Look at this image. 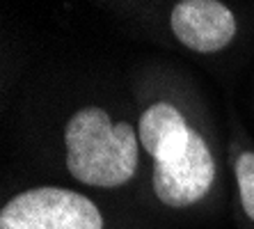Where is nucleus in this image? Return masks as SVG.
Listing matches in <instances>:
<instances>
[{"label": "nucleus", "instance_id": "nucleus-1", "mask_svg": "<svg viewBox=\"0 0 254 229\" xmlns=\"http://www.w3.org/2000/svg\"><path fill=\"white\" fill-rule=\"evenodd\" d=\"M66 167L78 181L101 188L122 186L137 165V135L128 124H113L106 110L85 108L66 124Z\"/></svg>", "mask_w": 254, "mask_h": 229}, {"label": "nucleus", "instance_id": "nucleus-2", "mask_svg": "<svg viewBox=\"0 0 254 229\" xmlns=\"http://www.w3.org/2000/svg\"><path fill=\"white\" fill-rule=\"evenodd\" d=\"M0 229H103V220L99 209L73 190L32 188L2 209Z\"/></svg>", "mask_w": 254, "mask_h": 229}, {"label": "nucleus", "instance_id": "nucleus-3", "mask_svg": "<svg viewBox=\"0 0 254 229\" xmlns=\"http://www.w3.org/2000/svg\"><path fill=\"white\" fill-rule=\"evenodd\" d=\"M215 176L213 156L197 131H190V142L184 153L154 165V190L167 206H190L208 193Z\"/></svg>", "mask_w": 254, "mask_h": 229}, {"label": "nucleus", "instance_id": "nucleus-4", "mask_svg": "<svg viewBox=\"0 0 254 229\" xmlns=\"http://www.w3.org/2000/svg\"><path fill=\"white\" fill-rule=\"evenodd\" d=\"M172 30L184 46L213 53L234 39L236 21L229 7L218 0H184L172 12Z\"/></svg>", "mask_w": 254, "mask_h": 229}, {"label": "nucleus", "instance_id": "nucleus-5", "mask_svg": "<svg viewBox=\"0 0 254 229\" xmlns=\"http://www.w3.org/2000/svg\"><path fill=\"white\" fill-rule=\"evenodd\" d=\"M190 126L184 122L181 112L170 103H154L140 117L142 147L154 156L156 163L177 158L184 153L190 142Z\"/></svg>", "mask_w": 254, "mask_h": 229}, {"label": "nucleus", "instance_id": "nucleus-6", "mask_svg": "<svg viewBox=\"0 0 254 229\" xmlns=\"http://www.w3.org/2000/svg\"><path fill=\"white\" fill-rule=\"evenodd\" d=\"M236 179L241 188L243 209L254 220V153H243L236 163Z\"/></svg>", "mask_w": 254, "mask_h": 229}]
</instances>
